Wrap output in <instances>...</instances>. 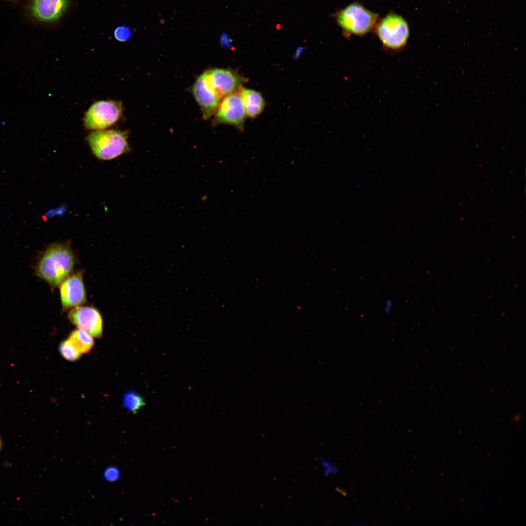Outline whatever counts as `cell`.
<instances>
[{
	"label": "cell",
	"instance_id": "20",
	"mask_svg": "<svg viewBox=\"0 0 526 526\" xmlns=\"http://www.w3.org/2000/svg\"><path fill=\"white\" fill-rule=\"evenodd\" d=\"M1 444H2L1 441V439L0 438V449L1 448Z\"/></svg>",
	"mask_w": 526,
	"mask_h": 526
},
{
	"label": "cell",
	"instance_id": "19",
	"mask_svg": "<svg viewBox=\"0 0 526 526\" xmlns=\"http://www.w3.org/2000/svg\"><path fill=\"white\" fill-rule=\"evenodd\" d=\"M392 304L393 303L391 300L389 299L386 300L385 303L384 304V312L386 314H389L391 312L393 305Z\"/></svg>",
	"mask_w": 526,
	"mask_h": 526
},
{
	"label": "cell",
	"instance_id": "10",
	"mask_svg": "<svg viewBox=\"0 0 526 526\" xmlns=\"http://www.w3.org/2000/svg\"><path fill=\"white\" fill-rule=\"evenodd\" d=\"M60 296L64 309L75 308L86 301V293L81 273L67 277L60 284Z\"/></svg>",
	"mask_w": 526,
	"mask_h": 526
},
{
	"label": "cell",
	"instance_id": "12",
	"mask_svg": "<svg viewBox=\"0 0 526 526\" xmlns=\"http://www.w3.org/2000/svg\"><path fill=\"white\" fill-rule=\"evenodd\" d=\"M238 92L242 98L247 116L253 118L263 112L265 101L261 93L243 86Z\"/></svg>",
	"mask_w": 526,
	"mask_h": 526
},
{
	"label": "cell",
	"instance_id": "15",
	"mask_svg": "<svg viewBox=\"0 0 526 526\" xmlns=\"http://www.w3.org/2000/svg\"><path fill=\"white\" fill-rule=\"evenodd\" d=\"M59 351L62 357L70 361L77 360L82 354L68 338L60 344Z\"/></svg>",
	"mask_w": 526,
	"mask_h": 526
},
{
	"label": "cell",
	"instance_id": "9",
	"mask_svg": "<svg viewBox=\"0 0 526 526\" xmlns=\"http://www.w3.org/2000/svg\"><path fill=\"white\" fill-rule=\"evenodd\" d=\"M69 5V0H31L28 11L36 20L52 22L64 15Z\"/></svg>",
	"mask_w": 526,
	"mask_h": 526
},
{
	"label": "cell",
	"instance_id": "8",
	"mask_svg": "<svg viewBox=\"0 0 526 526\" xmlns=\"http://www.w3.org/2000/svg\"><path fill=\"white\" fill-rule=\"evenodd\" d=\"M68 318L79 329L87 332L94 337H101L102 319L100 313L95 308L80 306L75 307L69 313Z\"/></svg>",
	"mask_w": 526,
	"mask_h": 526
},
{
	"label": "cell",
	"instance_id": "4",
	"mask_svg": "<svg viewBox=\"0 0 526 526\" xmlns=\"http://www.w3.org/2000/svg\"><path fill=\"white\" fill-rule=\"evenodd\" d=\"M375 29L383 45L393 50L404 47L410 34L406 20L402 16L393 12L389 13L378 20Z\"/></svg>",
	"mask_w": 526,
	"mask_h": 526
},
{
	"label": "cell",
	"instance_id": "6",
	"mask_svg": "<svg viewBox=\"0 0 526 526\" xmlns=\"http://www.w3.org/2000/svg\"><path fill=\"white\" fill-rule=\"evenodd\" d=\"M214 114L212 121L214 126L228 124L241 131L243 130L247 116L238 92L224 97Z\"/></svg>",
	"mask_w": 526,
	"mask_h": 526
},
{
	"label": "cell",
	"instance_id": "11",
	"mask_svg": "<svg viewBox=\"0 0 526 526\" xmlns=\"http://www.w3.org/2000/svg\"><path fill=\"white\" fill-rule=\"evenodd\" d=\"M192 93L201 109L204 119L214 114L222 99L208 84L204 73L196 80L192 87Z\"/></svg>",
	"mask_w": 526,
	"mask_h": 526
},
{
	"label": "cell",
	"instance_id": "1",
	"mask_svg": "<svg viewBox=\"0 0 526 526\" xmlns=\"http://www.w3.org/2000/svg\"><path fill=\"white\" fill-rule=\"evenodd\" d=\"M75 265V257L66 244L50 245L39 258L37 265L38 275L54 286L59 285L69 276Z\"/></svg>",
	"mask_w": 526,
	"mask_h": 526
},
{
	"label": "cell",
	"instance_id": "21",
	"mask_svg": "<svg viewBox=\"0 0 526 526\" xmlns=\"http://www.w3.org/2000/svg\"></svg>",
	"mask_w": 526,
	"mask_h": 526
},
{
	"label": "cell",
	"instance_id": "13",
	"mask_svg": "<svg viewBox=\"0 0 526 526\" xmlns=\"http://www.w3.org/2000/svg\"><path fill=\"white\" fill-rule=\"evenodd\" d=\"M68 338L81 354L89 353L94 344L93 336L87 332L79 328L72 332Z\"/></svg>",
	"mask_w": 526,
	"mask_h": 526
},
{
	"label": "cell",
	"instance_id": "18",
	"mask_svg": "<svg viewBox=\"0 0 526 526\" xmlns=\"http://www.w3.org/2000/svg\"><path fill=\"white\" fill-rule=\"evenodd\" d=\"M118 471L114 468H110L105 472V478L110 481L116 480L118 478Z\"/></svg>",
	"mask_w": 526,
	"mask_h": 526
},
{
	"label": "cell",
	"instance_id": "14",
	"mask_svg": "<svg viewBox=\"0 0 526 526\" xmlns=\"http://www.w3.org/2000/svg\"><path fill=\"white\" fill-rule=\"evenodd\" d=\"M122 402L128 412L135 413L145 404L144 398L133 391H128L123 395Z\"/></svg>",
	"mask_w": 526,
	"mask_h": 526
},
{
	"label": "cell",
	"instance_id": "7",
	"mask_svg": "<svg viewBox=\"0 0 526 526\" xmlns=\"http://www.w3.org/2000/svg\"><path fill=\"white\" fill-rule=\"evenodd\" d=\"M204 74L208 84L221 99L238 92L246 81L236 72L226 69L214 68Z\"/></svg>",
	"mask_w": 526,
	"mask_h": 526
},
{
	"label": "cell",
	"instance_id": "3",
	"mask_svg": "<svg viewBox=\"0 0 526 526\" xmlns=\"http://www.w3.org/2000/svg\"><path fill=\"white\" fill-rule=\"evenodd\" d=\"M128 133L115 130H96L87 139L94 154L102 160H111L130 150Z\"/></svg>",
	"mask_w": 526,
	"mask_h": 526
},
{
	"label": "cell",
	"instance_id": "5",
	"mask_svg": "<svg viewBox=\"0 0 526 526\" xmlns=\"http://www.w3.org/2000/svg\"><path fill=\"white\" fill-rule=\"evenodd\" d=\"M122 110V104L120 101L102 100L95 102L85 114L84 126L89 130L106 129L120 119Z\"/></svg>",
	"mask_w": 526,
	"mask_h": 526
},
{
	"label": "cell",
	"instance_id": "16",
	"mask_svg": "<svg viewBox=\"0 0 526 526\" xmlns=\"http://www.w3.org/2000/svg\"><path fill=\"white\" fill-rule=\"evenodd\" d=\"M131 35L132 33L130 29L125 26L117 27L114 32L115 38L121 42L127 41L130 38Z\"/></svg>",
	"mask_w": 526,
	"mask_h": 526
},
{
	"label": "cell",
	"instance_id": "2",
	"mask_svg": "<svg viewBox=\"0 0 526 526\" xmlns=\"http://www.w3.org/2000/svg\"><path fill=\"white\" fill-rule=\"evenodd\" d=\"M335 19L344 35L363 36L375 29L379 16L361 4L354 2L337 12Z\"/></svg>",
	"mask_w": 526,
	"mask_h": 526
},
{
	"label": "cell",
	"instance_id": "17",
	"mask_svg": "<svg viewBox=\"0 0 526 526\" xmlns=\"http://www.w3.org/2000/svg\"><path fill=\"white\" fill-rule=\"evenodd\" d=\"M320 461L322 467L324 468V474L325 475L335 474L338 472V469L333 466L330 461L323 459H320Z\"/></svg>",
	"mask_w": 526,
	"mask_h": 526
}]
</instances>
